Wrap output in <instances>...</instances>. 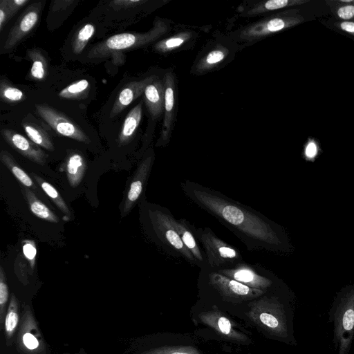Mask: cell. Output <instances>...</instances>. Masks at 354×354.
<instances>
[{"mask_svg": "<svg viewBox=\"0 0 354 354\" xmlns=\"http://www.w3.org/2000/svg\"><path fill=\"white\" fill-rule=\"evenodd\" d=\"M181 189L190 201L232 232L248 251L286 252L288 249L281 227L252 207L189 180L182 183Z\"/></svg>", "mask_w": 354, "mask_h": 354, "instance_id": "cell-1", "label": "cell"}, {"mask_svg": "<svg viewBox=\"0 0 354 354\" xmlns=\"http://www.w3.org/2000/svg\"><path fill=\"white\" fill-rule=\"evenodd\" d=\"M328 322L333 324L337 354H349L354 339V285L337 294L328 313Z\"/></svg>", "mask_w": 354, "mask_h": 354, "instance_id": "cell-2", "label": "cell"}, {"mask_svg": "<svg viewBox=\"0 0 354 354\" xmlns=\"http://www.w3.org/2000/svg\"><path fill=\"white\" fill-rule=\"evenodd\" d=\"M250 319L270 335L292 340L288 309L277 297H263L249 304Z\"/></svg>", "mask_w": 354, "mask_h": 354, "instance_id": "cell-3", "label": "cell"}, {"mask_svg": "<svg viewBox=\"0 0 354 354\" xmlns=\"http://www.w3.org/2000/svg\"><path fill=\"white\" fill-rule=\"evenodd\" d=\"M147 216L152 234L158 243L171 256L182 257L192 266H197L191 252L183 243L174 227V216L165 207L150 205Z\"/></svg>", "mask_w": 354, "mask_h": 354, "instance_id": "cell-4", "label": "cell"}, {"mask_svg": "<svg viewBox=\"0 0 354 354\" xmlns=\"http://www.w3.org/2000/svg\"><path fill=\"white\" fill-rule=\"evenodd\" d=\"M195 233L203 246L209 269L216 271L243 261L241 254L235 247L221 240L209 227L195 229Z\"/></svg>", "mask_w": 354, "mask_h": 354, "instance_id": "cell-5", "label": "cell"}, {"mask_svg": "<svg viewBox=\"0 0 354 354\" xmlns=\"http://www.w3.org/2000/svg\"><path fill=\"white\" fill-rule=\"evenodd\" d=\"M162 30L163 27L157 24L147 32H124L114 35L93 46L88 53V57H105L118 51L142 46L158 38L162 32Z\"/></svg>", "mask_w": 354, "mask_h": 354, "instance_id": "cell-6", "label": "cell"}, {"mask_svg": "<svg viewBox=\"0 0 354 354\" xmlns=\"http://www.w3.org/2000/svg\"><path fill=\"white\" fill-rule=\"evenodd\" d=\"M201 269H203L206 273L209 285L225 299L247 301L258 298L266 292L250 288L233 279L212 270L206 265Z\"/></svg>", "mask_w": 354, "mask_h": 354, "instance_id": "cell-7", "label": "cell"}, {"mask_svg": "<svg viewBox=\"0 0 354 354\" xmlns=\"http://www.w3.org/2000/svg\"><path fill=\"white\" fill-rule=\"evenodd\" d=\"M300 11L298 9H293L281 12L247 27L241 32V35L245 39H254L301 24L305 19Z\"/></svg>", "mask_w": 354, "mask_h": 354, "instance_id": "cell-8", "label": "cell"}, {"mask_svg": "<svg viewBox=\"0 0 354 354\" xmlns=\"http://www.w3.org/2000/svg\"><path fill=\"white\" fill-rule=\"evenodd\" d=\"M35 109L39 115L59 134L84 143L91 142L77 124L57 109L46 104H37Z\"/></svg>", "mask_w": 354, "mask_h": 354, "instance_id": "cell-9", "label": "cell"}, {"mask_svg": "<svg viewBox=\"0 0 354 354\" xmlns=\"http://www.w3.org/2000/svg\"><path fill=\"white\" fill-rule=\"evenodd\" d=\"M17 343L19 348L26 354H41L45 350V344L36 320L27 306L24 308Z\"/></svg>", "mask_w": 354, "mask_h": 354, "instance_id": "cell-10", "label": "cell"}, {"mask_svg": "<svg viewBox=\"0 0 354 354\" xmlns=\"http://www.w3.org/2000/svg\"><path fill=\"white\" fill-rule=\"evenodd\" d=\"M154 160L153 151L137 167L123 201L121 216L127 215L140 199L149 178Z\"/></svg>", "mask_w": 354, "mask_h": 354, "instance_id": "cell-11", "label": "cell"}, {"mask_svg": "<svg viewBox=\"0 0 354 354\" xmlns=\"http://www.w3.org/2000/svg\"><path fill=\"white\" fill-rule=\"evenodd\" d=\"M42 2H35L28 6L10 29L3 46V51L16 46L35 27L39 19Z\"/></svg>", "mask_w": 354, "mask_h": 354, "instance_id": "cell-12", "label": "cell"}, {"mask_svg": "<svg viewBox=\"0 0 354 354\" xmlns=\"http://www.w3.org/2000/svg\"><path fill=\"white\" fill-rule=\"evenodd\" d=\"M215 272L233 279L250 288L263 291H266L273 283L271 279L261 274L257 268L243 261L231 268L218 270Z\"/></svg>", "mask_w": 354, "mask_h": 354, "instance_id": "cell-13", "label": "cell"}, {"mask_svg": "<svg viewBox=\"0 0 354 354\" xmlns=\"http://www.w3.org/2000/svg\"><path fill=\"white\" fill-rule=\"evenodd\" d=\"M201 321L213 328L222 337L236 342H246L247 336L236 329L232 322L216 306L212 310L199 313Z\"/></svg>", "mask_w": 354, "mask_h": 354, "instance_id": "cell-14", "label": "cell"}, {"mask_svg": "<svg viewBox=\"0 0 354 354\" xmlns=\"http://www.w3.org/2000/svg\"><path fill=\"white\" fill-rule=\"evenodd\" d=\"M1 135L6 142L20 154L40 165L46 162L47 155L39 146L11 129H3Z\"/></svg>", "mask_w": 354, "mask_h": 354, "instance_id": "cell-15", "label": "cell"}, {"mask_svg": "<svg viewBox=\"0 0 354 354\" xmlns=\"http://www.w3.org/2000/svg\"><path fill=\"white\" fill-rule=\"evenodd\" d=\"M157 77L155 75L147 77L139 81L127 84L120 91L111 111L110 117L119 114L132 102L144 93L146 86Z\"/></svg>", "mask_w": 354, "mask_h": 354, "instance_id": "cell-16", "label": "cell"}, {"mask_svg": "<svg viewBox=\"0 0 354 354\" xmlns=\"http://www.w3.org/2000/svg\"><path fill=\"white\" fill-rule=\"evenodd\" d=\"M173 223L183 243L195 259L197 266L201 268L204 267L206 265L205 257L197 243L195 229L184 218L176 219L174 217Z\"/></svg>", "mask_w": 354, "mask_h": 354, "instance_id": "cell-17", "label": "cell"}, {"mask_svg": "<svg viewBox=\"0 0 354 354\" xmlns=\"http://www.w3.org/2000/svg\"><path fill=\"white\" fill-rule=\"evenodd\" d=\"M146 106L153 118H157L162 113L165 104V85L161 80H154L149 84L144 92Z\"/></svg>", "mask_w": 354, "mask_h": 354, "instance_id": "cell-18", "label": "cell"}, {"mask_svg": "<svg viewBox=\"0 0 354 354\" xmlns=\"http://www.w3.org/2000/svg\"><path fill=\"white\" fill-rule=\"evenodd\" d=\"M165 104L164 120L162 126V140L168 139L174 116L175 104L174 78L171 73H167L165 76Z\"/></svg>", "mask_w": 354, "mask_h": 354, "instance_id": "cell-19", "label": "cell"}, {"mask_svg": "<svg viewBox=\"0 0 354 354\" xmlns=\"http://www.w3.org/2000/svg\"><path fill=\"white\" fill-rule=\"evenodd\" d=\"M142 115V102L135 106L127 115L118 136L120 146L128 144L138 127Z\"/></svg>", "mask_w": 354, "mask_h": 354, "instance_id": "cell-20", "label": "cell"}, {"mask_svg": "<svg viewBox=\"0 0 354 354\" xmlns=\"http://www.w3.org/2000/svg\"><path fill=\"white\" fill-rule=\"evenodd\" d=\"M21 192L30 210L39 218L48 222L57 223L58 216L44 204L35 194L27 187H21Z\"/></svg>", "mask_w": 354, "mask_h": 354, "instance_id": "cell-21", "label": "cell"}, {"mask_svg": "<svg viewBox=\"0 0 354 354\" xmlns=\"http://www.w3.org/2000/svg\"><path fill=\"white\" fill-rule=\"evenodd\" d=\"M64 167L70 186L77 187L84 178L86 167L83 156L78 153L70 154L65 162Z\"/></svg>", "mask_w": 354, "mask_h": 354, "instance_id": "cell-22", "label": "cell"}, {"mask_svg": "<svg viewBox=\"0 0 354 354\" xmlns=\"http://www.w3.org/2000/svg\"><path fill=\"white\" fill-rule=\"evenodd\" d=\"M21 124L32 142L48 151H54L52 140L41 126L28 120H24Z\"/></svg>", "mask_w": 354, "mask_h": 354, "instance_id": "cell-23", "label": "cell"}, {"mask_svg": "<svg viewBox=\"0 0 354 354\" xmlns=\"http://www.w3.org/2000/svg\"><path fill=\"white\" fill-rule=\"evenodd\" d=\"M0 159L21 185L28 188L35 189L32 179L20 167L9 152L2 150L0 153Z\"/></svg>", "mask_w": 354, "mask_h": 354, "instance_id": "cell-24", "label": "cell"}, {"mask_svg": "<svg viewBox=\"0 0 354 354\" xmlns=\"http://www.w3.org/2000/svg\"><path fill=\"white\" fill-rule=\"evenodd\" d=\"M33 180L40 186L43 191L49 196L57 208L64 214V220L68 221L71 218V212L64 200L57 190L49 183L37 176L31 173Z\"/></svg>", "mask_w": 354, "mask_h": 354, "instance_id": "cell-25", "label": "cell"}, {"mask_svg": "<svg viewBox=\"0 0 354 354\" xmlns=\"http://www.w3.org/2000/svg\"><path fill=\"white\" fill-rule=\"evenodd\" d=\"M28 56L32 62L30 77L36 80H44L47 73V62L41 50L30 49L28 50Z\"/></svg>", "mask_w": 354, "mask_h": 354, "instance_id": "cell-26", "label": "cell"}, {"mask_svg": "<svg viewBox=\"0 0 354 354\" xmlns=\"http://www.w3.org/2000/svg\"><path fill=\"white\" fill-rule=\"evenodd\" d=\"M19 323V304L15 295H12L9 302L5 319L4 331L7 339H11L18 326Z\"/></svg>", "mask_w": 354, "mask_h": 354, "instance_id": "cell-27", "label": "cell"}, {"mask_svg": "<svg viewBox=\"0 0 354 354\" xmlns=\"http://www.w3.org/2000/svg\"><path fill=\"white\" fill-rule=\"evenodd\" d=\"M90 83L86 80H80L73 82L58 94L59 97L66 100H82L87 97Z\"/></svg>", "mask_w": 354, "mask_h": 354, "instance_id": "cell-28", "label": "cell"}, {"mask_svg": "<svg viewBox=\"0 0 354 354\" xmlns=\"http://www.w3.org/2000/svg\"><path fill=\"white\" fill-rule=\"evenodd\" d=\"M326 3L336 18L343 21H354V4L347 0H328Z\"/></svg>", "mask_w": 354, "mask_h": 354, "instance_id": "cell-29", "label": "cell"}, {"mask_svg": "<svg viewBox=\"0 0 354 354\" xmlns=\"http://www.w3.org/2000/svg\"><path fill=\"white\" fill-rule=\"evenodd\" d=\"M309 2V0H270L255 6L250 13L257 14L277 10L287 7L300 6Z\"/></svg>", "mask_w": 354, "mask_h": 354, "instance_id": "cell-30", "label": "cell"}, {"mask_svg": "<svg viewBox=\"0 0 354 354\" xmlns=\"http://www.w3.org/2000/svg\"><path fill=\"white\" fill-rule=\"evenodd\" d=\"M95 28L93 24L84 25L77 33L73 41L72 48L75 54L78 55L82 52L88 41L95 34Z\"/></svg>", "mask_w": 354, "mask_h": 354, "instance_id": "cell-31", "label": "cell"}, {"mask_svg": "<svg viewBox=\"0 0 354 354\" xmlns=\"http://www.w3.org/2000/svg\"><path fill=\"white\" fill-rule=\"evenodd\" d=\"M0 97L2 101L7 103L19 102L26 99L22 91L8 84L6 80H1L0 83Z\"/></svg>", "mask_w": 354, "mask_h": 354, "instance_id": "cell-32", "label": "cell"}, {"mask_svg": "<svg viewBox=\"0 0 354 354\" xmlns=\"http://www.w3.org/2000/svg\"><path fill=\"white\" fill-rule=\"evenodd\" d=\"M191 37L187 32H183L158 42L155 48L159 52H168L182 46Z\"/></svg>", "mask_w": 354, "mask_h": 354, "instance_id": "cell-33", "label": "cell"}, {"mask_svg": "<svg viewBox=\"0 0 354 354\" xmlns=\"http://www.w3.org/2000/svg\"><path fill=\"white\" fill-rule=\"evenodd\" d=\"M142 354H201L198 350L190 346H162L147 351Z\"/></svg>", "mask_w": 354, "mask_h": 354, "instance_id": "cell-34", "label": "cell"}, {"mask_svg": "<svg viewBox=\"0 0 354 354\" xmlns=\"http://www.w3.org/2000/svg\"><path fill=\"white\" fill-rule=\"evenodd\" d=\"M9 296L8 287L5 271L2 266H0V323L2 327L6 316V308Z\"/></svg>", "mask_w": 354, "mask_h": 354, "instance_id": "cell-35", "label": "cell"}, {"mask_svg": "<svg viewBox=\"0 0 354 354\" xmlns=\"http://www.w3.org/2000/svg\"><path fill=\"white\" fill-rule=\"evenodd\" d=\"M225 49L217 48L208 53L200 62L199 68L201 70L211 68L221 63L225 57Z\"/></svg>", "mask_w": 354, "mask_h": 354, "instance_id": "cell-36", "label": "cell"}, {"mask_svg": "<svg viewBox=\"0 0 354 354\" xmlns=\"http://www.w3.org/2000/svg\"><path fill=\"white\" fill-rule=\"evenodd\" d=\"M23 254L29 263L31 270H34L37 255V248L34 241L24 240L22 241Z\"/></svg>", "mask_w": 354, "mask_h": 354, "instance_id": "cell-37", "label": "cell"}, {"mask_svg": "<svg viewBox=\"0 0 354 354\" xmlns=\"http://www.w3.org/2000/svg\"><path fill=\"white\" fill-rule=\"evenodd\" d=\"M319 153V147L314 139H308L304 145V156L306 160L313 161Z\"/></svg>", "mask_w": 354, "mask_h": 354, "instance_id": "cell-38", "label": "cell"}, {"mask_svg": "<svg viewBox=\"0 0 354 354\" xmlns=\"http://www.w3.org/2000/svg\"><path fill=\"white\" fill-rule=\"evenodd\" d=\"M145 2L147 1L143 0H115L111 1L110 5L115 10H121L136 7Z\"/></svg>", "mask_w": 354, "mask_h": 354, "instance_id": "cell-39", "label": "cell"}, {"mask_svg": "<svg viewBox=\"0 0 354 354\" xmlns=\"http://www.w3.org/2000/svg\"><path fill=\"white\" fill-rule=\"evenodd\" d=\"M13 16L10 11L6 0H1L0 2V31H2L3 26L8 20Z\"/></svg>", "mask_w": 354, "mask_h": 354, "instance_id": "cell-40", "label": "cell"}, {"mask_svg": "<svg viewBox=\"0 0 354 354\" xmlns=\"http://www.w3.org/2000/svg\"><path fill=\"white\" fill-rule=\"evenodd\" d=\"M8 6L14 15L21 8L29 2V0H6Z\"/></svg>", "mask_w": 354, "mask_h": 354, "instance_id": "cell-41", "label": "cell"}, {"mask_svg": "<svg viewBox=\"0 0 354 354\" xmlns=\"http://www.w3.org/2000/svg\"><path fill=\"white\" fill-rule=\"evenodd\" d=\"M336 26L339 29L354 37V21H340L336 23Z\"/></svg>", "mask_w": 354, "mask_h": 354, "instance_id": "cell-42", "label": "cell"}, {"mask_svg": "<svg viewBox=\"0 0 354 354\" xmlns=\"http://www.w3.org/2000/svg\"><path fill=\"white\" fill-rule=\"evenodd\" d=\"M348 2L354 4V0H347Z\"/></svg>", "mask_w": 354, "mask_h": 354, "instance_id": "cell-43", "label": "cell"}]
</instances>
